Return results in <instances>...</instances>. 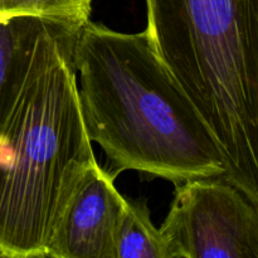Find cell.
Returning <instances> with one entry per match:
<instances>
[{
    "instance_id": "1",
    "label": "cell",
    "mask_w": 258,
    "mask_h": 258,
    "mask_svg": "<svg viewBox=\"0 0 258 258\" xmlns=\"http://www.w3.org/2000/svg\"><path fill=\"white\" fill-rule=\"evenodd\" d=\"M78 28L38 18L0 108V257H45L97 163L73 62Z\"/></svg>"
},
{
    "instance_id": "2",
    "label": "cell",
    "mask_w": 258,
    "mask_h": 258,
    "mask_svg": "<svg viewBox=\"0 0 258 258\" xmlns=\"http://www.w3.org/2000/svg\"><path fill=\"white\" fill-rule=\"evenodd\" d=\"M86 131L126 170L180 184L226 174L213 134L156 54L146 30L121 33L87 20L73 47Z\"/></svg>"
},
{
    "instance_id": "3",
    "label": "cell",
    "mask_w": 258,
    "mask_h": 258,
    "mask_svg": "<svg viewBox=\"0 0 258 258\" xmlns=\"http://www.w3.org/2000/svg\"><path fill=\"white\" fill-rule=\"evenodd\" d=\"M146 33L258 206V0H145Z\"/></svg>"
},
{
    "instance_id": "4",
    "label": "cell",
    "mask_w": 258,
    "mask_h": 258,
    "mask_svg": "<svg viewBox=\"0 0 258 258\" xmlns=\"http://www.w3.org/2000/svg\"><path fill=\"white\" fill-rule=\"evenodd\" d=\"M170 258H258V206L223 175L176 184L160 227Z\"/></svg>"
},
{
    "instance_id": "5",
    "label": "cell",
    "mask_w": 258,
    "mask_h": 258,
    "mask_svg": "<svg viewBox=\"0 0 258 258\" xmlns=\"http://www.w3.org/2000/svg\"><path fill=\"white\" fill-rule=\"evenodd\" d=\"M116 175L93 164L71 198L48 247L54 258H116L115 239L126 198Z\"/></svg>"
},
{
    "instance_id": "6",
    "label": "cell",
    "mask_w": 258,
    "mask_h": 258,
    "mask_svg": "<svg viewBox=\"0 0 258 258\" xmlns=\"http://www.w3.org/2000/svg\"><path fill=\"white\" fill-rule=\"evenodd\" d=\"M116 258H170L160 229L150 218L145 199L126 198L115 239Z\"/></svg>"
},
{
    "instance_id": "7",
    "label": "cell",
    "mask_w": 258,
    "mask_h": 258,
    "mask_svg": "<svg viewBox=\"0 0 258 258\" xmlns=\"http://www.w3.org/2000/svg\"><path fill=\"white\" fill-rule=\"evenodd\" d=\"M37 20L34 17L0 20V108Z\"/></svg>"
},
{
    "instance_id": "8",
    "label": "cell",
    "mask_w": 258,
    "mask_h": 258,
    "mask_svg": "<svg viewBox=\"0 0 258 258\" xmlns=\"http://www.w3.org/2000/svg\"><path fill=\"white\" fill-rule=\"evenodd\" d=\"M14 0H0V20L7 19L13 9Z\"/></svg>"
}]
</instances>
